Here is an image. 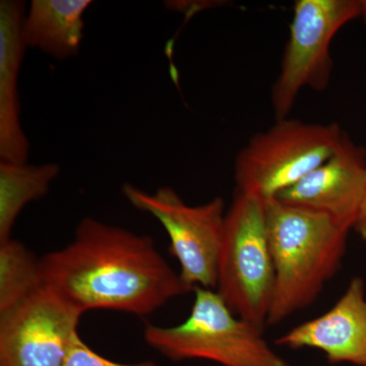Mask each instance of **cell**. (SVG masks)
I'll use <instances>...</instances> for the list:
<instances>
[{"mask_svg":"<svg viewBox=\"0 0 366 366\" xmlns=\"http://www.w3.org/2000/svg\"><path fill=\"white\" fill-rule=\"evenodd\" d=\"M44 285L79 308L151 315L190 292L153 238L85 218L74 239L40 259Z\"/></svg>","mask_w":366,"mask_h":366,"instance_id":"1","label":"cell"},{"mask_svg":"<svg viewBox=\"0 0 366 366\" xmlns=\"http://www.w3.org/2000/svg\"><path fill=\"white\" fill-rule=\"evenodd\" d=\"M274 269L269 326L310 307L341 266L349 229L324 214L264 202Z\"/></svg>","mask_w":366,"mask_h":366,"instance_id":"2","label":"cell"},{"mask_svg":"<svg viewBox=\"0 0 366 366\" xmlns=\"http://www.w3.org/2000/svg\"><path fill=\"white\" fill-rule=\"evenodd\" d=\"M187 319L174 327L147 325L149 346L171 360H206L223 366H291L262 338V331L240 319L214 289H194Z\"/></svg>","mask_w":366,"mask_h":366,"instance_id":"3","label":"cell"},{"mask_svg":"<svg viewBox=\"0 0 366 366\" xmlns=\"http://www.w3.org/2000/svg\"><path fill=\"white\" fill-rule=\"evenodd\" d=\"M216 289L237 317L264 331L273 301L274 269L261 199L235 192L226 211Z\"/></svg>","mask_w":366,"mask_h":366,"instance_id":"4","label":"cell"},{"mask_svg":"<svg viewBox=\"0 0 366 366\" xmlns=\"http://www.w3.org/2000/svg\"><path fill=\"white\" fill-rule=\"evenodd\" d=\"M344 134L337 124L277 120L268 131L254 134L238 153L236 192L262 202L276 199L326 162Z\"/></svg>","mask_w":366,"mask_h":366,"instance_id":"5","label":"cell"},{"mask_svg":"<svg viewBox=\"0 0 366 366\" xmlns=\"http://www.w3.org/2000/svg\"><path fill=\"white\" fill-rule=\"evenodd\" d=\"M122 192L134 208L155 217L165 229L170 252L180 264V278L189 291L215 289L225 226L222 197L189 206L168 187L149 194L124 183Z\"/></svg>","mask_w":366,"mask_h":366,"instance_id":"6","label":"cell"},{"mask_svg":"<svg viewBox=\"0 0 366 366\" xmlns=\"http://www.w3.org/2000/svg\"><path fill=\"white\" fill-rule=\"evenodd\" d=\"M365 1L300 0L296 2L290 36L280 74L272 89L277 120L287 118L305 86L322 91L333 69L331 42L337 32L365 14Z\"/></svg>","mask_w":366,"mask_h":366,"instance_id":"7","label":"cell"},{"mask_svg":"<svg viewBox=\"0 0 366 366\" xmlns=\"http://www.w3.org/2000/svg\"><path fill=\"white\" fill-rule=\"evenodd\" d=\"M83 314L42 286L0 315V366H64Z\"/></svg>","mask_w":366,"mask_h":366,"instance_id":"8","label":"cell"},{"mask_svg":"<svg viewBox=\"0 0 366 366\" xmlns=\"http://www.w3.org/2000/svg\"><path fill=\"white\" fill-rule=\"evenodd\" d=\"M365 185L366 151L345 134L326 162L274 199L324 214L351 230L360 214Z\"/></svg>","mask_w":366,"mask_h":366,"instance_id":"9","label":"cell"},{"mask_svg":"<svg viewBox=\"0 0 366 366\" xmlns=\"http://www.w3.org/2000/svg\"><path fill=\"white\" fill-rule=\"evenodd\" d=\"M276 343L291 349H317L331 365L349 362L366 366L365 281L353 278L331 310L293 327Z\"/></svg>","mask_w":366,"mask_h":366,"instance_id":"10","label":"cell"},{"mask_svg":"<svg viewBox=\"0 0 366 366\" xmlns=\"http://www.w3.org/2000/svg\"><path fill=\"white\" fill-rule=\"evenodd\" d=\"M24 2L0 1V161L26 163L30 142L21 122L19 95L24 53L26 46L21 34Z\"/></svg>","mask_w":366,"mask_h":366,"instance_id":"11","label":"cell"},{"mask_svg":"<svg viewBox=\"0 0 366 366\" xmlns=\"http://www.w3.org/2000/svg\"><path fill=\"white\" fill-rule=\"evenodd\" d=\"M90 0H33L24 16L21 34L26 47L56 59L79 53L84 37V14Z\"/></svg>","mask_w":366,"mask_h":366,"instance_id":"12","label":"cell"},{"mask_svg":"<svg viewBox=\"0 0 366 366\" xmlns=\"http://www.w3.org/2000/svg\"><path fill=\"white\" fill-rule=\"evenodd\" d=\"M59 172L55 163L32 165L0 161V242L11 239L21 211L48 194Z\"/></svg>","mask_w":366,"mask_h":366,"instance_id":"13","label":"cell"},{"mask_svg":"<svg viewBox=\"0 0 366 366\" xmlns=\"http://www.w3.org/2000/svg\"><path fill=\"white\" fill-rule=\"evenodd\" d=\"M42 286L40 259L18 240L0 242V315Z\"/></svg>","mask_w":366,"mask_h":366,"instance_id":"14","label":"cell"},{"mask_svg":"<svg viewBox=\"0 0 366 366\" xmlns=\"http://www.w3.org/2000/svg\"><path fill=\"white\" fill-rule=\"evenodd\" d=\"M64 366H158L154 361H143L139 363H119L107 360L92 350L79 334L74 337L71 349L67 354Z\"/></svg>","mask_w":366,"mask_h":366,"instance_id":"15","label":"cell"},{"mask_svg":"<svg viewBox=\"0 0 366 366\" xmlns=\"http://www.w3.org/2000/svg\"><path fill=\"white\" fill-rule=\"evenodd\" d=\"M353 229L360 235V237L366 242V185L360 214H358L357 220H356Z\"/></svg>","mask_w":366,"mask_h":366,"instance_id":"16","label":"cell"}]
</instances>
